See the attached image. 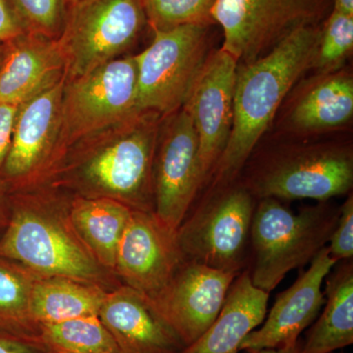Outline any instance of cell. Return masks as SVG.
<instances>
[{"instance_id": "cell-35", "label": "cell", "mask_w": 353, "mask_h": 353, "mask_svg": "<svg viewBox=\"0 0 353 353\" xmlns=\"http://www.w3.org/2000/svg\"><path fill=\"white\" fill-rule=\"evenodd\" d=\"M333 10L353 16V0H334Z\"/></svg>"}, {"instance_id": "cell-32", "label": "cell", "mask_w": 353, "mask_h": 353, "mask_svg": "<svg viewBox=\"0 0 353 353\" xmlns=\"http://www.w3.org/2000/svg\"><path fill=\"white\" fill-rule=\"evenodd\" d=\"M18 106L0 102V169L10 148Z\"/></svg>"}, {"instance_id": "cell-7", "label": "cell", "mask_w": 353, "mask_h": 353, "mask_svg": "<svg viewBox=\"0 0 353 353\" xmlns=\"http://www.w3.org/2000/svg\"><path fill=\"white\" fill-rule=\"evenodd\" d=\"M139 112L136 55H125L85 75L66 79L62 94L60 161L77 141Z\"/></svg>"}, {"instance_id": "cell-30", "label": "cell", "mask_w": 353, "mask_h": 353, "mask_svg": "<svg viewBox=\"0 0 353 353\" xmlns=\"http://www.w3.org/2000/svg\"><path fill=\"white\" fill-rule=\"evenodd\" d=\"M27 32L10 0H0V43H8Z\"/></svg>"}, {"instance_id": "cell-12", "label": "cell", "mask_w": 353, "mask_h": 353, "mask_svg": "<svg viewBox=\"0 0 353 353\" xmlns=\"http://www.w3.org/2000/svg\"><path fill=\"white\" fill-rule=\"evenodd\" d=\"M202 189L199 139L182 108L163 118L153 163L154 214L176 232Z\"/></svg>"}, {"instance_id": "cell-29", "label": "cell", "mask_w": 353, "mask_h": 353, "mask_svg": "<svg viewBox=\"0 0 353 353\" xmlns=\"http://www.w3.org/2000/svg\"><path fill=\"white\" fill-rule=\"evenodd\" d=\"M330 255L336 262L353 259V196L350 194L340 208V216L330 238Z\"/></svg>"}, {"instance_id": "cell-33", "label": "cell", "mask_w": 353, "mask_h": 353, "mask_svg": "<svg viewBox=\"0 0 353 353\" xmlns=\"http://www.w3.org/2000/svg\"><path fill=\"white\" fill-rule=\"evenodd\" d=\"M10 217V194L0 181V238L6 231Z\"/></svg>"}, {"instance_id": "cell-15", "label": "cell", "mask_w": 353, "mask_h": 353, "mask_svg": "<svg viewBox=\"0 0 353 353\" xmlns=\"http://www.w3.org/2000/svg\"><path fill=\"white\" fill-rule=\"evenodd\" d=\"M236 276L185 260L168 287L150 303L187 347L215 321Z\"/></svg>"}, {"instance_id": "cell-11", "label": "cell", "mask_w": 353, "mask_h": 353, "mask_svg": "<svg viewBox=\"0 0 353 353\" xmlns=\"http://www.w3.org/2000/svg\"><path fill=\"white\" fill-rule=\"evenodd\" d=\"M65 81L18 106L10 148L0 169L9 194L46 185L59 164Z\"/></svg>"}, {"instance_id": "cell-38", "label": "cell", "mask_w": 353, "mask_h": 353, "mask_svg": "<svg viewBox=\"0 0 353 353\" xmlns=\"http://www.w3.org/2000/svg\"><path fill=\"white\" fill-rule=\"evenodd\" d=\"M70 1H71V2H72V1H73V0H70Z\"/></svg>"}, {"instance_id": "cell-26", "label": "cell", "mask_w": 353, "mask_h": 353, "mask_svg": "<svg viewBox=\"0 0 353 353\" xmlns=\"http://www.w3.org/2000/svg\"><path fill=\"white\" fill-rule=\"evenodd\" d=\"M216 0H143L148 25L153 32L169 31L189 25L214 23L212 8Z\"/></svg>"}, {"instance_id": "cell-6", "label": "cell", "mask_w": 353, "mask_h": 353, "mask_svg": "<svg viewBox=\"0 0 353 353\" xmlns=\"http://www.w3.org/2000/svg\"><path fill=\"white\" fill-rule=\"evenodd\" d=\"M145 25L143 0H73L57 39L66 60V79L125 57Z\"/></svg>"}, {"instance_id": "cell-2", "label": "cell", "mask_w": 353, "mask_h": 353, "mask_svg": "<svg viewBox=\"0 0 353 353\" xmlns=\"http://www.w3.org/2000/svg\"><path fill=\"white\" fill-rule=\"evenodd\" d=\"M70 194L50 185L10 194V217L0 257L38 277H62L112 290L119 280L81 240L69 215Z\"/></svg>"}, {"instance_id": "cell-3", "label": "cell", "mask_w": 353, "mask_h": 353, "mask_svg": "<svg viewBox=\"0 0 353 353\" xmlns=\"http://www.w3.org/2000/svg\"><path fill=\"white\" fill-rule=\"evenodd\" d=\"M321 30L301 26L263 57L239 66L231 134L211 175L215 187L236 181L285 95L312 68Z\"/></svg>"}, {"instance_id": "cell-9", "label": "cell", "mask_w": 353, "mask_h": 353, "mask_svg": "<svg viewBox=\"0 0 353 353\" xmlns=\"http://www.w3.org/2000/svg\"><path fill=\"white\" fill-rule=\"evenodd\" d=\"M241 183L256 201H328L352 189V152L345 146L317 145L276 153L253 167Z\"/></svg>"}, {"instance_id": "cell-37", "label": "cell", "mask_w": 353, "mask_h": 353, "mask_svg": "<svg viewBox=\"0 0 353 353\" xmlns=\"http://www.w3.org/2000/svg\"><path fill=\"white\" fill-rule=\"evenodd\" d=\"M330 353H336V352H330ZM339 353H343V352H339Z\"/></svg>"}, {"instance_id": "cell-16", "label": "cell", "mask_w": 353, "mask_h": 353, "mask_svg": "<svg viewBox=\"0 0 353 353\" xmlns=\"http://www.w3.org/2000/svg\"><path fill=\"white\" fill-rule=\"evenodd\" d=\"M336 263L325 246L307 270L301 272L296 282L279 294L261 327L246 336L241 350L284 347L296 343L321 312L325 303L323 282Z\"/></svg>"}, {"instance_id": "cell-28", "label": "cell", "mask_w": 353, "mask_h": 353, "mask_svg": "<svg viewBox=\"0 0 353 353\" xmlns=\"http://www.w3.org/2000/svg\"><path fill=\"white\" fill-rule=\"evenodd\" d=\"M26 31L58 39L63 32L70 0H10Z\"/></svg>"}, {"instance_id": "cell-31", "label": "cell", "mask_w": 353, "mask_h": 353, "mask_svg": "<svg viewBox=\"0 0 353 353\" xmlns=\"http://www.w3.org/2000/svg\"><path fill=\"white\" fill-rule=\"evenodd\" d=\"M0 353H57L41 341L0 332Z\"/></svg>"}, {"instance_id": "cell-1", "label": "cell", "mask_w": 353, "mask_h": 353, "mask_svg": "<svg viewBox=\"0 0 353 353\" xmlns=\"http://www.w3.org/2000/svg\"><path fill=\"white\" fill-rule=\"evenodd\" d=\"M163 118L139 111L70 146L46 185L154 212L153 163Z\"/></svg>"}, {"instance_id": "cell-18", "label": "cell", "mask_w": 353, "mask_h": 353, "mask_svg": "<svg viewBox=\"0 0 353 353\" xmlns=\"http://www.w3.org/2000/svg\"><path fill=\"white\" fill-rule=\"evenodd\" d=\"M0 68V102L19 106L67 78L57 39L25 32L6 43Z\"/></svg>"}, {"instance_id": "cell-34", "label": "cell", "mask_w": 353, "mask_h": 353, "mask_svg": "<svg viewBox=\"0 0 353 353\" xmlns=\"http://www.w3.org/2000/svg\"><path fill=\"white\" fill-rule=\"evenodd\" d=\"M301 345L303 340L299 339L296 343L279 348H262V350H248L245 353H301Z\"/></svg>"}, {"instance_id": "cell-24", "label": "cell", "mask_w": 353, "mask_h": 353, "mask_svg": "<svg viewBox=\"0 0 353 353\" xmlns=\"http://www.w3.org/2000/svg\"><path fill=\"white\" fill-rule=\"evenodd\" d=\"M38 276L0 257V331L41 341V328L32 319V287Z\"/></svg>"}, {"instance_id": "cell-39", "label": "cell", "mask_w": 353, "mask_h": 353, "mask_svg": "<svg viewBox=\"0 0 353 353\" xmlns=\"http://www.w3.org/2000/svg\"><path fill=\"white\" fill-rule=\"evenodd\" d=\"M0 332H1V331H0Z\"/></svg>"}, {"instance_id": "cell-13", "label": "cell", "mask_w": 353, "mask_h": 353, "mask_svg": "<svg viewBox=\"0 0 353 353\" xmlns=\"http://www.w3.org/2000/svg\"><path fill=\"white\" fill-rule=\"evenodd\" d=\"M239 66L238 60L223 48L209 55L183 108L199 139L202 188L210 180L231 134Z\"/></svg>"}, {"instance_id": "cell-19", "label": "cell", "mask_w": 353, "mask_h": 353, "mask_svg": "<svg viewBox=\"0 0 353 353\" xmlns=\"http://www.w3.org/2000/svg\"><path fill=\"white\" fill-rule=\"evenodd\" d=\"M268 301V292L252 284L246 268L234 279L215 321L180 353H238L246 336L264 321Z\"/></svg>"}, {"instance_id": "cell-8", "label": "cell", "mask_w": 353, "mask_h": 353, "mask_svg": "<svg viewBox=\"0 0 353 353\" xmlns=\"http://www.w3.org/2000/svg\"><path fill=\"white\" fill-rule=\"evenodd\" d=\"M208 31L189 25L153 32L152 43L136 55L139 111L165 118L183 108L210 55Z\"/></svg>"}, {"instance_id": "cell-17", "label": "cell", "mask_w": 353, "mask_h": 353, "mask_svg": "<svg viewBox=\"0 0 353 353\" xmlns=\"http://www.w3.org/2000/svg\"><path fill=\"white\" fill-rule=\"evenodd\" d=\"M99 317L120 353H180L185 347L152 303L127 285L108 292Z\"/></svg>"}, {"instance_id": "cell-25", "label": "cell", "mask_w": 353, "mask_h": 353, "mask_svg": "<svg viewBox=\"0 0 353 353\" xmlns=\"http://www.w3.org/2000/svg\"><path fill=\"white\" fill-rule=\"evenodd\" d=\"M39 339L57 353H120L99 316L43 325Z\"/></svg>"}, {"instance_id": "cell-4", "label": "cell", "mask_w": 353, "mask_h": 353, "mask_svg": "<svg viewBox=\"0 0 353 353\" xmlns=\"http://www.w3.org/2000/svg\"><path fill=\"white\" fill-rule=\"evenodd\" d=\"M340 208L320 202L292 212L279 199L256 201L250 230L252 284L270 294L290 271L310 264L327 246Z\"/></svg>"}, {"instance_id": "cell-23", "label": "cell", "mask_w": 353, "mask_h": 353, "mask_svg": "<svg viewBox=\"0 0 353 353\" xmlns=\"http://www.w3.org/2000/svg\"><path fill=\"white\" fill-rule=\"evenodd\" d=\"M108 290L73 279L37 277L32 287L31 311L39 325L55 324L99 316Z\"/></svg>"}, {"instance_id": "cell-21", "label": "cell", "mask_w": 353, "mask_h": 353, "mask_svg": "<svg viewBox=\"0 0 353 353\" xmlns=\"http://www.w3.org/2000/svg\"><path fill=\"white\" fill-rule=\"evenodd\" d=\"M132 211L111 199L70 194V219L77 233L95 259L114 276L118 246Z\"/></svg>"}, {"instance_id": "cell-14", "label": "cell", "mask_w": 353, "mask_h": 353, "mask_svg": "<svg viewBox=\"0 0 353 353\" xmlns=\"http://www.w3.org/2000/svg\"><path fill=\"white\" fill-rule=\"evenodd\" d=\"M185 261L176 232L154 212L132 211L118 246L114 274L127 285L154 301Z\"/></svg>"}, {"instance_id": "cell-36", "label": "cell", "mask_w": 353, "mask_h": 353, "mask_svg": "<svg viewBox=\"0 0 353 353\" xmlns=\"http://www.w3.org/2000/svg\"><path fill=\"white\" fill-rule=\"evenodd\" d=\"M6 43H0V68H1V65L3 63L4 57H6Z\"/></svg>"}, {"instance_id": "cell-20", "label": "cell", "mask_w": 353, "mask_h": 353, "mask_svg": "<svg viewBox=\"0 0 353 353\" xmlns=\"http://www.w3.org/2000/svg\"><path fill=\"white\" fill-rule=\"evenodd\" d=\"M325 303L303 341L301 353H330L353 343V261L336 262L326 279Z\"/></svg>"}, {"instance_id": "cell-27", "label": "cell", "mask_w": 353, "mask_h": 353, "mask_svg": "<svg viewBox=\"0 0 353 353\" xmlns=\"http://www.w3.org/2000/svg\"><path fill=\"white\" fill-rule=\"evenodd\" d=\"M353 48V16L332 11L321 30L313 67L320 73H333Z\"/></svg>"}, {"instance_id": "cell-10", "label": "cell", "mask_w": 353, "mask_h": 353, "mask_svg": "<svg viewBox=\"0 0 353 353\" xmlns=\"http://www.w3.org/2000/svg\"><path fill=\"white\" fill-rule=\"evenodd\" d=\"M327 0H216L214 23L224 34L223 48L248 64L268 53L301 26L317 24Z\"/></svg>"}, {"instance_id": "cell-5", "label": "cell", "mask_w": 353, "mask_h": 353, "mask_svg": "<svg viewBox=\"0 0 353 353\" xmlns=\"http://www.w3.org/2000/svg\"><path fill=\"white\" fill-rule=\"evenodd\" d=\"M234 182L219 185V192L188 213L176 238L185 260L239 275L250 259L257 201L243 183Z\"/></svg>"}, {"instance_id": "cell-22", "label": "cell", "mask_w": 353, "mask_h": 353, "mask_svg": "<svg viewBox=\"0 0 353 353\" xmlns=\"http://www.w3.org/2000/svg\"><path fill=\"white\" fill-rule=\"evenodd\" d=\"M353 115L352 77L343 71L322 74L297 99L290 115L294 129L319 132L347 124Z\"/></svg>"}]
</instances>
